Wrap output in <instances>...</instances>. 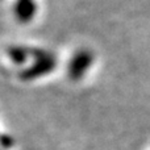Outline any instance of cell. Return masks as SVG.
<instances>
[{
  "instance_id": "3957f363",
  "label": "cell",
  "mask_w": 150,
  "mask_h": 150,
  "mask_svg": "<svg viewBox=\"0 0 150 150\" xmlns=\"http://www.w3.org/2000/svg\"><path fill=\"white\" fill-rule=\"evenodd\" d=\"M36 13V3L33 0H17L15 4V15L21 23H28Z\"/></svg>"
},
{
  "instance_id": "7a4b0ae2",
  "label": "cell",
  "mask_w": 150,
  "mask_h": 150,
  "mask_svg": "<svg viewBox=\"0 0 150 150\" xmlns=\"http://www.w3.org/2000/svg\"><path fill=\"white\" fill-rule=\"evenodd\" d=\"M92 62V55L88 52H80L73 58L70 66H69V74L73 79H79L83 76V74L87 71Z\"/></svg>"
},
{
  "instance_id": "277c9868",
  "label": "cell",
  "mask_w": 150,
  "mask_h": 150,
  "mask_svg": "<svg viewBox=\"0 0 150 150\" xmlns=\"http://www.w3.org/2000/svg\"><path fill=\"white\" fill-rule=\"evenodd\" d=\"M8 54H9L11 59H12L13 62L17 63V65H21V63L25 62L28 53H26V50H24L23 47L13 46V47H9V49H8Z\"/></svg>"
},
{
  "instance_id": "6da1fadb",
  "label": "cell",
  "mask_w": 150,
  "mask_h": 150,
  "mask_svg": "<svg viewBox=\"0 0 150 150\" xmlns=\"http://www.w3.org/2000/svg\"><path fill=\"white\" fill-rule=\"evenodd\" d=\"M54 67H55V61L47 54L46 57L36 59V63H34L33 66H30L29 69L24 70L23 73L20 74V76L23 78L24 80L34 79V78H38V76H41V75L50 73Z\"/></svg>"
},
{
  "instance_id": "5b68a950",
  "label": "cell",
  "mask_w": 150,
  "mask_h": 150,
  "mask_svg": "<svg viewBox=\"0 0 150 150\" xmlns=\"http://www.w3.org/2000/svg\"><path fill=\"white\" fill-rule=\"evenodd\" d=\"M3 146H4V149H8V148H11V146L13 145V140L9 137V136H7V134H3Z\"/></svg>"
}]
</instances>
